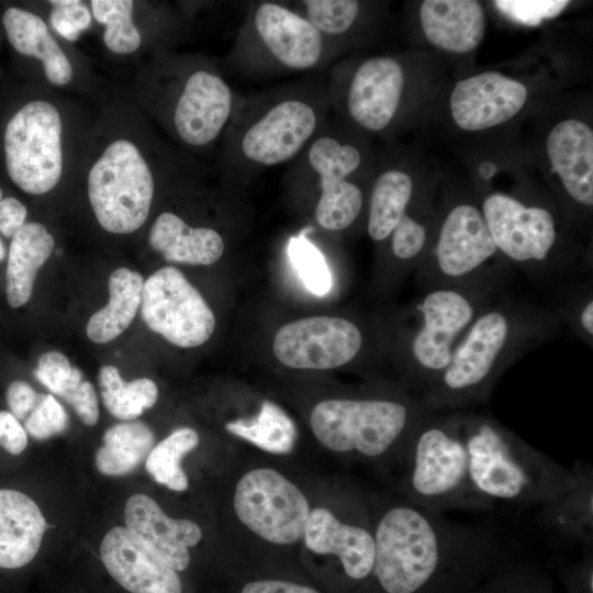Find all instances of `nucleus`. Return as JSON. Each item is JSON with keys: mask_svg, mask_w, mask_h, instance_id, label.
Returning <instances> with one entry per match:
<instances>
[{"mask_svg": "<svg viewBox=\"0 0 593 593\" xmlns=\"http://www.w3.org/2000/svg\"><path fill=\"white\" fill-rule=\"evenodd\" d=\"M211 171L164 137L118 86L97 105L71 191L80 192L102 232L126 236L146 225L159 197Z\"/></svg>", "mask_w": 593, "mask_h": 593, "instance_id": "f257e3e1", "label": "nucleus"}, {"mask_svg": "<svg viewBox=\"0 0 593 593\" xmlns=\"http://www.w3.org/2000/svg\"><path fill=\"white\" fill-rule=\"evenodd\" d=\"M83 100L8 78L0 88V175L21 193L71 191L96 111Z\"/></svg>", "mask_w": 593, "mask_h": 593, "instance_id": "f03ea898", "label": "nucleus"}, {"mask_svg": "<svg viewBox=\"0 0 593 593\" xmlns=\"http://www.w3.org/2000/svg\"><path fill=\"white\" fill-rule=\"evenodd\" d=\"M124 90L164 137L206 165L242 96L214 59L177 49L157 51L135 64Z\"/></svg>", "mask_w": 593, "mask_h": 593, "instance_id": "7ed1b4c3", "label": "nucleus"}, {"mask_svg": "<svg viewBox=\"0 0 593 593\" xmlns=\"http://www.w3.org/2000/svg\"><path fill=\"white\" fill-rule=\"evenodd\" d=\"M331 110L321 79L242 93L212 171L223 186L243 190L265 170L294 160L325 125Z\"/></svg>", "mask_w": 593, "mask_h": 593, "instance_id": "20e7f679", "label": "nucleus"}, {"mask_svg": "<svg viewBox=\"0 0 593 593\" xmlns=\"http://www.w3.org/2000/svg\"><path fill=\"white\" fill-rule=\"evenodd\" d=\"M373 538L371 573L385 593H424L444 570L483 566L503 545L491 527L456 522L409 501L384 510Z\"/></svg>", "mask_w": 593, "mask_h": 593, "instance_id": "39448f33", "label": "nucleus"}, {"mask_svg": "<svg viewBox=\"0 0 593 593\" xmlns=\"http://www.w3.org/2000/svg\"><path fill=\"white\" fill-rule=\"evenodd\" d=\"M557 317L546 309L495 296L475 316L438 380L421 396L434 412L485 401L519 357L547 339Z\"/></svg>", "mask_w": 593, "mask_h": 593, "instance_id": "423d86ee", "label": "nucleus"}, {"mask_svg": "<svg viewBox=\"0 0 593 593\" xmlns=\"http://www.w3.org/2000/svg\"><path fill=\"white\" fill-rule=\"evenodd\" d=\"M460 427L471 488L489 506H540L573 483L574 466L557 462L493 417L460 411Z\"/></svg>", "mask_w": 593, "mask_h": 593, "instance_id": "0eeeda50", "label": "nucleus"}, {"mask_svg": "<svg viewBox=\"0 0 593 593\" xmlns=\"http://www.w3.org/2000/svg\"><path fill=\"white\" fill-rule=\"evenodd\" d=\"M0 20L15 79L96 105L116 90L88 56L52 30L36 1L0 2Z\"/></svg>", "mask_w": 593, "mask_h": 593, "instance_id": "6e6552de", "label": "nucleus"}, {"mask_svg": "<svg viewBox=\"0 0 593 593\" xmlns=\"http://www.w3.org/2000/svg\"><path fill=\"white\" fill-rule=\"evenodd\" d=\"M339 48L288 2L249 1L222 64L240 76L273 77L322 68Z\"/></svg>", "mask_w": 593, "mask_h": 593, "instance_id": "1a4fd4ad", "label": "nucleus"}, {"mask_svg": "<svg viewBox=\"0 0 593 593\" xmlns=\"http://www.w3.org/2000/svg\"><path fill=\"white\" fill-rule=\"evenodd\" d=\"M417 396L340 398L317 403L310 425L327 449L377 459L402 456L422 423L433 413Z\"/></svg>", "mask_w": 593, "mask_h": 593, "instance_id": "9d476101", "label": "nucleus"}, {"mask_svg": "<svg viewBox=\"0 0 593 593\" xmlns=\"http://www.w3.org/2000/svg\"><path fill=\"white\" fill-rule=\"evenodd\" d=\"M499 287H427L409 312L405 337L407 379L421 396L449 365L467 329Z\"/></svg>", "mask_w": 593, "mask_h": 593, "instance_id": "9b49d317", "label": "nucleus"}, {"mask_svg": "<svg viewBox=\"0 0 593 593\" xmlns=\"http://www.w3.org/2000/svg\"><path fill=\"white\" fill-rule=\"evenodd\" d=\"M403 457L409 502L440 514L491 507L477 496L469 481L459 410L433 412Z\"/></svg>", "mask_w": 593, "mask_h": 593, "instance_id": "f8f14e48", "label": "nucleus"}, {"mask_svg": "<svg viewBox=\"0 0 593 593\" xmlns=\"http://www.w3.org/2000/svg\"><path fill=\"white\" fill-rule=\"evenodd\" d=\"M363 164L360 147L348 141L335 120L325 125L286 170V182L314 194L313 216L327 232H342L358 220L365 193L353 176Z\"/></svg>", "mask_w": 593, "mask_h": 593, "instance_id": "ddd939ff", "label": "nucleus"}, {"mask_svg": "<svg viewBox=\"0 0 593 593\" xmlns=\"http://www.w3.org/2000/svg\"><path fill=\"white\" fill-rule=\"evenodd\" d=\"M103 47L112 59L137 64L163 49H177L194 31L191 4L149 0H89Z\"/></svg>", "mask_w": 593, "mask_h": 593, "instance_id": "4468645a", "label": "nucleus"}, {"mask_svg": "<svg viewBox=\"0 0 593 593\" xmlns=\"http://www.w3.org/2000/svg\"><path fill=\"white\" fill-rule=\"evenodd\" d=\"M500 254L482 211L462 203L445 216L432 250L419 270L424 286L500 287L502 269L494 266Z\"/></svg>", "mask_w": 593, "mask_h": 593, "instance_id": "2eb2a0df", "label": "nucleus"}, {"mask_svg": "<svg viewBox=\"0 0 593 593\" xmlns=\"http://www.w3.org/2000/svg\"><path fill=\"white\" fill-rule=\"evenodd\" d=\"M404 86V68L390 56L367 58L350 71L336 66L326 82L331 109L371 133L391 125L400 109Z\"/></svg>", "mask_w": 593, "mask_h": 593, "instance_id": "dca6fc26", "label": "nucleus"}, {"mask_svg": "<svg viewBox=\"0 0 593 593\" xmlns=\"http://www.w3.org/2000/svg\"><path fill=\"white\" fill-rule=\"evenodd\" d=\"M233 504L238 519L248 529L277 545L300 540L311 512L302 491L269 468L245 473L236 484Z\"/></svg>", "mask_w": 593, "mask_h": 593, "instance_id": "f3484780", "label": "nucleus"}, {"mask_svg": "<svg viewBox=\"0 0 593 593\" xmlns=\"http://www.w3.org/2000/svg\"><path fill=\"white\" fill-rule=\"evenodd\" d=\"M141 315L149 329L182 348L201 346L215 328L214 313L201 293L171 266L144 282Z\"/></svg>", "mask_w": 593, "mask_h": 593, "instance_id": "a211bd4d", "label": "nucleus"}, {"mask_svg": "<svg viewBox=\"0 0 593 593\" xmlns=\"http://www.w3.org/2000/svg\"><path fill=\"white\" fill-rule=\"evenodd\" d=\"M362 345V332L353 321L315 315L282 325L273 337L272 351L286 367L327 370L351 362Z\"/></svg>", "mask_w": 593, "mask_h": 593, "instance_id": "6ab92c4d", "label": "nucleus"}, {"mask_svg": "<svg viewBox=\"0 0 593 593\" xmlns=\"http://www.w3.org/2000/svg\"><path fill=\"white\" fill-rule=\"evenodd\" d=\"M482 214L493 242L506 259L538 272L557 242L556 222L545 208L527 206L517 199L493 193L482 203Z\"/></svg>", "mask_w": 593, "mask_h": 593, "instance_id": "aec40b11", "label": "nucleus"}, {"mask_svg": "<svg viewBox=\"0 0 593 593\" xmlns=\"http://www.w3.org/2000/svg\"><path fill=\"white\" fill-rule=\"evenodd\" d=\"M526 99L524 83L486 71L458 81L449 102L452 119L460 128L480 131L512 119Z\"/></svg>", "mask_w": 593, "mask_h": 593, "instance_id": "412c9836", "label": "nucleus"}, {"mask_svg": "<svg viewBox=\"0 0 593 593\" xmlns=\"http://www.w3.org/2000/svg\"><path fill=\"white\" fill-rule=\"evenodd\" d=\"M100 556L109 574L131 593H182L177 571L126 527L116 526L107 533Z\"/></svg>", "mask_w": 593, "mask_h": 593, "instance_id": "4be33fe9", "label": "nucleus"}, {"mask_svg": "<svg viewBox=\"0 0 593 593\" xmlns=\"http://www.w3.org/2000/svg\"><path fill=\"white\" fill-rule=\"evenodd\" d=\"M124 521L141 542L176 571H183L189 566V548L202 538L198 524L167 516L145 494H134L126 501Z\"/></svg>", "mask_w": 593, "mask_h": 593, "instance_id": "5701e85b", "label": "nucleus"}, {"mask_svg": "<svg viewBox=\"0 0 593 593\" xmlns=\"http://www.w3.org/2000/svg\"><path fill=\"white\" fill-rule=\"evenodd\" d=\"M147 243L166 261L191 266L215 264L226 249L225 235L219 228L193 223L172 208L163 209L154 216Z\"/></svg>", "mask_w": 593, "mask_h": 593, "instance_id": "b1692460", "label": "nucleus"}, {"mask_svg": "<svg viewBox=\"0 0 593 593\" xmlns=\"http://www.w3.org/2000/svg\"><path fill=\"white\" fill-rule=\"evenodd\" d=\"M303 538L307 549L318 555H334L353 580L371 574L374 561L373 530L347 523L324 507L311 510Z\"/></svg>", "mask_w": 593, "mask_h": 593, "instance_id": "393cba45", "label": "nucleus"}, {"mask_svg": "<svg viewBox=\"0 0 593 593\" xmlns=\"http://www.w3.org/2000/svg\"><path fill=\"white\" fill-rule=\"evenodd\" d=\"M552 171L568 194L584 206L593 205V131L584 122L568 119L556 124L547 142Z\"/></svg>", "mask_w": 593, "mask_h": 593, "instance_id": "a878e982", "label": "nucleus"}, {"mask_svg": "<svg viewBox=\"0 0 593 593\" xmlns=\"http://www.w3.org/2000/svg\"><path fill=\"white\" fill-rule=\"evenodd\" d=\"M419 19L426 38L436 47L451 53H468L484 36V11L474 0H425Z\"/></svg>", "mask_w": 593, "mask_h": 593, "instance_id": "bb28decb", "label": "nucleus"}, {"mask_svg": "<svg viewBox=\"0 0 593 593\" xmlns=\"http://www.w3.org/2000/svg\"><path fill=\"white\" fill-rule=\"evenodd\" d=\"M47 523L24 493L0 489V568L19 569L36 556Z\"/></svg>", "mask_w": 593, "mask_h": 593, "instance_id": "cd10ccee", "label": "nucleus"}, {"mask_svg": "<svg viewBox=\"0 0 593 593\" xmlns=\"http://www.w3.org/2000/svg\"><path fill=\"white\" fill-rule=\"evenodd\" d=\"M55 237L40 221H26L12 236L5 270L7 300L11 307L24 305L31 298L38 269L52 255Z\"/></svg>", "mask_w": 593, "mask_h": 593, "instance_id": "c85d7f7f", "label": "nucleus"}, {"mask_svg": "<svg viewBox=\"0 0 593 593\" xmlns=\"http://www.w3.org/2000/svg\"><path fill=\"white\" fill-rule=\"evenodd\" d=\"M571 486L540 505L539 522L551 533L573 542L592 545L593 538V475L588 466L574 465Z\"/></svg>", "mask_w": 593, "mask_h": 593, "instance_id": "c756f323", "label": "nucleus"}, {"mask_svg": "<svg viewBox=\"0 0 593 593\" xmlns=\"http://www.w3.org/2000/svg\"><path fill=\"white\" fill-rule=\"evenodd\" d=\"M108 286V304L90 316L86 327L88 338L97 344L109 343L126 331L142 303L141 273L118 268L110 275Z\"/></svg>", "mask_w": 593, "mask_h": 593, "instance_id": "7c9ffc66", "label": "nucleus"}, {"mask_svg": "<svg viewBox=\"0 0 593 593\" xmlns=\"http://www.w3.org/2000/svg\"><path fill=\"white\" fill-rule=\"evenodd\" d=\"M34 376L53 394L70 404L86 425L92 426L98 422L99 405L94 388L64 354L56 350L43 354L37 360Z\"/></svg>", "mask_w": 593, "mask_h": 593, "instance_id": "2f4dec72", "label": "nucleus"}, {"mask_svg": "<svg viewBox=\"0 0 593 593\" xmlns=\"http://www.w3.org/2000/svg\"><path fill=\"white\" fill-rule=\"evenodd\" d=\"M413 195V180L399 169H387L374 179L368 205L367 233L374 242L389 239Z\"/></svg>", "mask_w": 593, "mask_h": 593, "instance_id": "473e14b6", "label": "nucleus"}, {"mask_svg": "<svg viewBox=\"0 0 593 593\" xmlns=\"http://www.w3.org/2000/svg\"><path fill=\"white\" fill-rule=\"evenodd\" d=\"M154 443L153 430L143 422L115 424L103 435V445L96 454V466L105 475L127 474L146 460Z\"/></svg>", "mask_w": 593, "mask_h": 593, "instance_id": "72a5a7b5", "label": "nucleus"}, {"mask_svg": "<svg viewBox=\"0 0 593 593\" xmlns=\"http://www.w3.org/2000/svg\"><path fill=\"white\" fill-rule=\"evenodd\" d=\"M226 429L256 447L272 454H289L296 441V427L282 407L265 401L253 418L228 422Z\"/></svg>", "mask_w": 593, "mask_h": 593, "instance_id": "f704fd0d", "label": "nucleus"}, {"mask_svg": "<svg viewBox=\"0 0 593 593\" xmlns=\"http://www.w3.org/2000/svg\"><path fill=\"white\" fill-rule=\"evenodd\" d=\"M99 388L105 409L116 418H137L157 401L158 389L148 378L125 382L114 366H104L99 371Z\"/></svg>", "mask_w": 593, "mask_h": 593, "instance_id": "c9c22d12", "label": "nucleus"}, {"mask_svg": "<svg viewBox=\"0 0 593 593\" xmlns=\"http://www.w3.org/2000/svg\"><path fill=\"white\" fill-rule=\"evenodd\" d=\"M199 444L198 433L189 427L178 428L153 447L145 460L148 473L172 491H184L188 478L181 459Z\"/></svg>", "mask_w": 593, "mask_h": 593, "instance_id": "e433bc0d", "label": "nucleus"}, {"mask_svg": "<svg viewBox=\"0 0 593 593\" xmlns=\"http://www.w3.org/2000/svg\"><path fill=\"white\" fill-rule=\"evenodd\" d=\"M288 4L339 45L361 12V2L356 0H301L289 1Z\"/></svg>", "mask_w": 593, "mask_h": 593, "instance_id": "4c0bfd02", "label": "nucleus"}, {"mask_svg": "<svg viewBox=\"0 0 593 593\" xmlns=\"http://www.w3.org/2000/svg\"><path fill=\"white\" fill-rule=\"evenodd\" d=\"M307 227L288 240L287 254L305 288L316 296L326 295L333 286L332 272L322 251L307 238Z\"/></svg>", "mask_w": 593, "mask_h": 593, "instance_id": "58836bf2", "label": "nucleus"}, {"mask_svg": "<svg viewBox=\"0 0 593 593\" xmlns=\"http://www.w3.org/2000/svg\"><path fill=\"white\" fill-rule=\"evenodd\" d=\"M36 3L52 30L69 43L91 30L94 23L88 1L48 0Z\"/></svg>", "mask_w": 593, "mask_h": 593, "instance_id": "ea45409f", "label": "nucleus"}, {"mask_svg": "<svg viewBox=\"0 0 593 593\" xmlns=\"http://www.w3.org/2000/svg\"><path fill=\"white\" fill-rule=\"evenodd\" d=\"M390 239V251L401 262L423 264V255L427 244L426 226L407 212L394 227Z\"/></svg>", "mask_w": 593, "mask_h": 593, "instance_id": "a19ab883", "label": "nucleus"}, {"mask_svg": "<svg viewBox=\"0 0 593 593\" xmlns=\"http://www.w3.org/2000/svg\"><path fill=\"white\" fill-rule=\"evenodd\" d=\"M68 426V415L53 394H38L36 405L24 419V429L35 439L61 434Z\"/></svg>", "mask_w": 593, "mask_h": 593, "instance_id": "79ce46f5", "label": "nucleus"}, {"mask_svg": "<svg viewBox=\"0 0 593 593\" xmlns=\"http://www.w3.org/2000/svg\"><path fill=\"white\" fill-rule=\"evenodd\" d=\"M494 5L507 18L528 26L558 16L570 3L568 0H497Z\"/></svg>", "mask_w": 593, "mask_h": 593, "instance_id": "37998d69", "label": "nucleus"}, {"mask_svg": "<svg viewBox=\"0 0 593 593\" xmlns=\"http://www.w3.org/2000/svg\"><path fill=\"white\" fill-rule=\"evenodd\" d=\"M7 403L10 413L19 421L25 419L38 400V394L25 381L16 380L7 389Z\"/></svg>", "mask_w": 593, "mask_h": 593, "instance_id": "c03bdc74", "label": "nucleus"}, {"mask_svg": "<svg viewBox=\"0 0 593 593\" xmlns=\"http://www.w3.org/2000/svg\"><path fill=\"white\" fill-rule=\"evenodd\" d=\"M29 215L26 205L13 195H5L0 203V234L7 238L25 224Z\"/></svg>", "mask_w": 593, "mask_h": 593, "instance_id": "a18cd8bd", "label": "nucleus"}, {"mask_svg": "<svg viewBox=\"0 0 593 593\" xmlns=\"http://www.w3.org/2000/svg\"><path fill=\"white\" fill-rule=\"evenodd\" d=\"M0 445L11 455L21 454L27 445L26 430L7 411H0Z\"/></svg>", "mask_w": 593, "mask_h": 593, "instance_id": "49530a36", "label": "nucleus"}, {"mask_svg": "<svg viewBox=\"0 0 593 593\" xmlns=\"http://www.w3.org/2000/svg\"><path fill=\"white\" fill-rule=\"evenodd\" d=\"M242 593H320L316 590L280 580L253 581L244 585Z\"/></svg>", "mask_w": 593, "mask_h": 593, "instance_id": "de8ad7c7", "label": "nucleus"}, {"mask_svg": "<svg viewBox=\"0 0 593 593\" xmlns=\"http://www.w3.org/2000/svg\"><path fill=\"white\" fill-rule=\"evenodd\" d=\"M573 321L582 338L592 342L593 338V300L586 294L574 307Z\"/></svg>", "mask_w": 593, "mask_h": 593, "instance_id": "09e8293b", "label": "nucleus"}, {"mask_svg": "<svg viewBox=\"0 0 593 593\" xmlns=\"http://www.w3.org/2000/svg\"><path fill=\"white\" fill-rule=\"evenodd\" d=\"M496 171H497V167L492 161L481 163L478 168V172L480 177L484 180L491 179L496 174Z\"/></svg>", "mask_w": 593, "mask_h": 593, "instance_id": "8fccbe9b", "label": "nucleus"}, {"mask_svg": "<svg viewBox=\"0 0 593 593\" xmlns=\"http://www.w3.org/2000/svg\"><path fill=\"white\" fill-rule=\"evenodd\" d=\"M5 256H7L5 245L2 242L1 234H0V262L4 259Z\"/></svg>", "mask_w": 593, "mask_h": 593, "instance_id": "3c124183", "label": "nucleus"}, {"mask_svg": "<svg viewBox=\"0 0 593 593\" xmlns=\"http://www.w3.org/2000/svg\"><path fill=\"white\" fill-rule=\"evenodd\" d=\"M3 45H4V37H3V31H2L1 20H0V52ZM1 77H2V74H1V67H0V79Z\"/></svg>", "mask_w": 593, "mask_h": 593, "instance_id": "603ef678", "label": "nucleus"}, {"mask_svg": "<svg viewBox=\"0 0 593 593\" xmlns=\"http://www.w3.org/2000/svg\"><path fill=\"white\" fill-rule=\"evenodd\" d=\"M4 197H5L4 195V190H3L2 186L0 184V203L3 200Z\"/></svg>", "mask_w": 593, "mask_h": 593, "instance_id": "864d4df0", "label": "nucleus"}]
</instances>
